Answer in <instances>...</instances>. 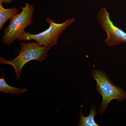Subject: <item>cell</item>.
<instances>
[{
  "instance_id": "1",
  "label": "cell",
  "mask_w": 126,
  "mask_h": 126,
  "mask_svg": "<svg viewBox=\"0 0 126 126\" xmlns=\"http://www.w3.org/2000/svg\"><path fill=\"white\" fill-rule=\"evenodd\" d=\"M21 50L16 58L11 61H8L2 57L0 58L1 64H10L14 67L17 76L16 81L20 78L22 68L26 63L32 60L39 62L43 61L47 56L48 51L50 49L49 46L42 47L37 43L21 42L20 44Z\"/></svg>"
},
{
  "instance_id": "2",
  "label": "cell",
  "mask_w": 126,
  "mask_h": 126,
  "mask_svg": "<svg viewBox=\"0 0 126 126\" xmlns=\"http://www.w3.org/2000/svg\"><path fill=\"white\" fill-rule=\"evenodd\" d=\"M92 77L96 81L97 92L103 97L99 107L100 114H103L113 99L122 101L126 99V92L122 88L114 85L107 74L101 70L95 69L92 72Z\"/></svg>"
},
{
  "instance_id": "3",
  "label": "cell",
  "mask_w": 126,
  "mask_h": 126,
  "mask_svg": "<svg viewBox=\"0 0 126 126\" xmlns=\"http://www.w3.org/2000/svg\"><path fill=\"white\" fill-rule=\"evenodd\" d=\"M21 8L22 12L11 19L9 26L4 31L2 40L5 44L10 45L20 38L25 33V29L33 21V5L27 3Z\"/></svg>"
},
{
  "instance_id": "4",
  "label": "cell",
  "mask_w": 126,
  "mask_h": 126,
  "mask_svg": "<svg viewBox=\"0 0 126 126\" xmlns=\"http://www.w3.org/2000/svg\"><path fill=\"white\" fill-rule=\"evenodd\" d=\"M75 21V19L73 18L60 24L54 23L48 18L46 21L49 24V27L47 30L36 34L25 32L18 40L20 41L34 40L42 47L44 46L51 47L58 44V39L61 33Z\"/></svg>"
},
{
  "instance_id": "5",
  "label": "cell",
  "mask_w": 126,
  "mask_h": 126,
  "mask_svg": "<svg viewBox=\"0 0 126 126\" xmlns=\"http://www.w3.org/2000/svg\"><path fill=\"white\" fill-rule=\"evenodd\" d=\"M97 17L103 29L107 32V37L105 41L107 45L112 46L126 43V32L114 25L106 8H101Z\"/></svg>"
},
{
  "instance_id": "6",
  "label": "cell",
  "mask_w": 126,
  "mask_h": 126,
  "mask_svg": "<svg viewBox=\"0 0 126 126\" xmlns=\"http://www.w3.org/2000/svg\"><path fill=\"white\" fill-rule=\"evenodd\" d=\"M96 107L92 105L90 107L89 114L88 116H84L82 110L80 111V117L78 126H98V125L95 121V116L97 114Z\"/></svg>"
},
{
  "instance_id": "7",
  "label": "cell",
  "mask_w": 126,
  "mask_h": 126,
  "mask_svg": "<svg viewBox=\"0 0 126 126\" xmlns=\"http://www.w3.org/2000/svg\"><path fill=\"white\" fill-rule=\"evenodd\" d=\"M18 10L16 8L5 9L0 2V30L2 29L5 22L9 19L14 18L17 14Z\"/></svg>"
},
{
  "instance_id": "8",
  "label": "cell",
  "mask_w": 126,
  "mask_h": 126,
  "mask_svg": "<svg viewBox=\"0 0 126 126\" xmlns=\"http://www.w3.org/2000/svg\"><path fill=\"white\" fill-rule=\"evenodd\" d=\"M27 90V89L25 88H19L9 86L5 81L4 77L0 79V92H1L18 95L22 94Z\"/></svg>"
},
{
  "instance_id": "9",
  "label": "cell",
  "mask_w": 126,
  "mask_h": 126,
  "mask_svg": "<svg viewBox=\"0 0 126 126\" xmlns=\"http://www.w3.org/2000/svg\"><path fill=\"white\" fill-rule=\"evenodd\" d=\"M0 3H6V4H9V3H12V0H0Z\"/></svg>"
}]
</instances>
